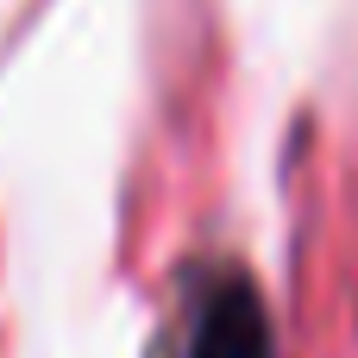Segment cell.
Returning a JSON list of instances; mask_svg holds the SVG:
<instances>
[{"mask_svg": "<svg viewBox=\"0 0 358 358\" xmlns=\"http://www.w3.org/2000/svg\"><path fill=\"white\" fill-rule=\"evenodd\" d=\"M182 358H271V321H264V302L245 277L220 271L195 296Z\"/></svg>", "mask_w": 358, "mask_h": 358, "instance_id": "6da1fadb", "label": "cell"}]
</instances>
